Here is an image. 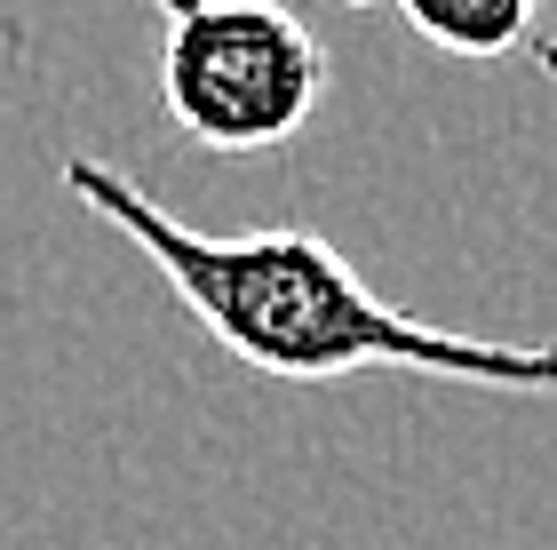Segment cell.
<instances>
[{
    "mask_svg": "<svg viewBox=\"0 0 557 550\" xmlns=\"http://www.w3.org/2000/svg\"><path fill=\"white\" fill-rule=\"evenodd\" d=\"M160 105L199 152H278L326 105V40L278 0H151Z\"/></svg>",
    "mask_w": 557,
    "mask_h": 550,
    "instance_id": "7a4b0ae2",
    "label": "cell"
},
{
    "mask_svg": "<svg viewBox=\"0 0 557 550\" xmlns=\"http://www.w3.org/2000/svg\"><path fill=\"white\" fill-rule=\"evenodd\" d=\"M57 176L88 216L128 232V247H144L151 271L175 288V304L256 375L335 383V375L383 367V375H438V383L557 399V343H494L462 328H430V319L398 311L383 288H367V271L311 223L191 232L128 168L96 152H64Z\"/></svg>",
    "mask_w": 557,
    "mask_h": 550,
    "instance_id": "6da1fadb",
    "label": "cell"
},
{
    "mask_svg": "<svg viewBox=\"0 0 557 550\" xmlns=\"http://www.w3.org/2000/svg\"><path fill=\"white\" fill-rule=\"evenodd\" d=\"M398 16L446 57H470V64L534 57L542 72H557V40H542L549 0H398Z\"/></svg>",
    "mask_w": 557,
    "mask_h": 550,
    "instance_id": "3957f363",
    "label": "cell"
},
{
    "mask_svg": "<svg viewBox=\"0 0 557 550\" xmlns=\"http://www.w3.org/2000/svg\"><path fill=\"white\" fill-rule=\"evenodd\" d=\"M343 9H383V0H343Z\"/></svg>",
    "mask_w": 557,
    "mask_h": 550,
    "instance_id": "277c9868",
    "label": "cell"
}]
</instances>
